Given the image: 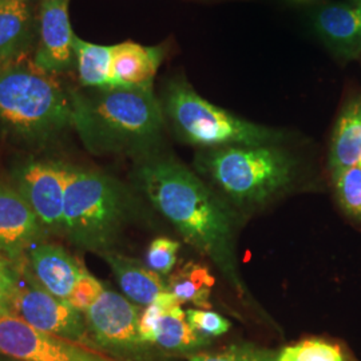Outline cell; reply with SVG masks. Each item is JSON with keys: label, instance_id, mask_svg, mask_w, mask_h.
<instances>
[{"label": "cell", "instance_id": "cell-1", "mask_svg": "<svg viewBox=\"0 0 361 361\" xmlns=\"http://www.w3.org/2000/svg\"><path fill=\"white\" fill-rule=\"evenodd\" d=\"M134 180L155 210L246 298L235 256V217L219 194L180 161L159 153L137 161Z\"/></svg>", "mask_w": 361, "mask_h": 361}, {"label": "cell", "instance_id": "cell-2", "mask_svg": "<svg viewBox=\"0 0 361 361\" xmlns=\"http://www.w3.org/2000/svg\"><path fill=\"white\" fill-rule=\"evenodd\" d=\"M73 130L92 155H131L137 161L159 153L166 116L153 87L70 89Z\"/></svg>", "mask_w": 361, "mask_h": 361}, {"label": "cell", "instance_id": "cell-3", "mask_svg": "<svg viewBox=\"0 0 361 361\" xmlns=\"http://www.w3.org/2000/svg\"><path fill=\"white\" fill-rule=\"evenodd\" d=\"M63 238L80 250L104 255L140 216V201L123 182L98 169L66 164Z\"/></svg>", "mask_w": 361, "mask_h": 361}, {"label": "cell", "instance_id": "cell-4", "mask_svg": "<svg viewBox=\"0 0 361 361\" xmlns=\"http://www.w3.org/2000/svg\"><path fill=\"white\" fill-rule=\"evenodd\" d=\"M73 130L68 91L34 66L0 71V134L10 142L43 150Z\"/></svg>", "mask_w": 361, "mask_h": 361}, {"label": "cell", "instance_id": "cell-5", "mask_svg": "<svg viewBox=\"0 0 361 361\" xmlns=\"http://www.w3.org/2000/svg\"><path fill=\"white\" fill-rule=\"evenodd\" d=\"M197 170L235 205H258L285 189L296 162L277 145L224 146L195 158Z\"/></svg>", "mask_w": 361, "mask_h": 361}, {"label": "cell", "instance_id": "cell-6", "mask_svg": "<svg viewBox=\"0 0 361 361\" xmlns=\"http://www.w3.org/2000/svg\"><path fill=\"white\" fill-rule=\"evenodd\" d=\"M161 104L180 140L193 146H265L286 140L281 130L246 121L210 104L182 75L169 80Z\"/></svg>", "mask_w": 361, "mask_h": 361}, {"label": "cell", "instance_id": "cell-7", "mask_svg": "<svg viewBox=\"0 0 361 361\" xmlns=\"http://www.w3.org/2000/svg\"><path fill=\"white\" fill-rule=\"evenodd\" d=\"M22 281L13 297V316L40 332L91 345L85 313L37 284L27 273L26 262L22 265Z\"/></svg>", "mask_w": 361, "mask_h": 361}, {"label": "cell", "instance_id": "cell-8", "mask_svg": "<svg viewBox=\"0 0 361 361\" xmlns=\"http://www.w3.org/2000/svg\"><path fill=\"white\" fill-rule=\"evenodd\" d=\"M13 188L18 190L50 237H63L67 174L65 162L28 161L15 169Z\"/></svg>", "mask_w": 361, "mask_h": 361}, {"label": "cell", "instance_id": "cell-9", "mask_svg": "<svg viewBox=\"0 0 361 361\" xmlns=\"http://www.w3.org/2000/svg\"><path fill=\"white\" fill-rule=\"evenodd\" d=\"M141 313L129 298L104 288L98 301L85 313L91 343L98 348L137 356L147 344L140 332Z\"/></svg>", "mask_w": 361, "mask_h": 361}, {"label": "cell", "instance_id": "cell-10", "mask_svg": "<svg viewBox=\"0 0 361 361\" xmlns=\"http://www.w3.org/2000/svg\"><path fill=\"white\" fill-rule=\"evenodd\" d=\"M0 352L18 361H116L89 344L37 331L13 314L0 316Z\"/></svg>", "mask_w": 361, "mask_h": 361}, {"label": "cell", "instance_id": "cell-11", "mask_svg": "<svg viewBox=\"0 0 361 361\" xmlns=\"http://www.w3.org/2000/svg\"><path fill=\"white\" fill-rule=\"evenodd\" d=\"M70 0H40L38 13V42L31 65L37 70L59 75L75 63L68 15Z\"/></svg>", "mask_w": 361, "mask_h": 361}, {"label": "cell", "instance_id": "cell-12", "mask_svg": "<svg viewBox=\"0 0 361 361\" xmlns=\"http://www.w3.org/2000/svg\"><path fill=\"white\" fill-rule=\"evenodd\" d=\"M49 240L38 217L13 183L0 180V253L22 265L27 252Z\"/></svg>", "mask_w": 361, "mask_h": 361}, {"label": "cell", "instance_id": "cell-13", "mask_svg": "<svg viewBox=\"0 0 361 361\" xmlns=\"http://www.w3.org/2000/svg\"><path fill=\"white\" fill-rule=\"evenodd\" d=\"M26 269L44 290L63 300L68 298L80 277L87 271L65 246L50 240L40 241L27 252Z\"/></svg>", "mask_w": 361, "mask_h": 361}, {"label": "cell", "instance_id": "cell-14", "mask_svg": "<svg viewBox=\"0 0 361 361\" xmlns=\"http://www.w3.org/2000/svg\"><path fill=\"white\" fill-rule=\"evenodd\" d=\"M37 42L38 18L31 3L0 0V71L23 65Z\"/></svg>", "mask_w": 361, "mask_h": 361}, {"label": "cell", "instance_id": "cell-15", "mask_svg": "<svg viewBox=\"0 0 361 361\" xmlns=\"http://www.w3.org/2000/svg\"><path fill=\"white\" fill-rule=\"evenodd\" d=\"M314 32L324 44L343 61L361 55V15L347 3H326L320 6L312 19Z\"/></svg>", "mask_w": 361, "mask_h": 361}, {"label": "cell", "instance_id": "cell-16", "mask_svg": "<svg viewBox=\"0 0 361 361\" xmlns=\"http://www.w3.org/2000/svg\"><path fill=\"white\" fill-rule=\"evenodd\" d=\"M165 55V46H143L133 40L114 44L111 56V89L153 87L155 75Z\"/></svg>", "mask_w": 361, "mask_h": 361}, {"label": "cell", "instance_id": "cell-17", "mask_svg": "<svg viewBox=\"0 0 361 361\" xmlns=\"http://www.w3.org/2000/svg\"><path fill=\"white\" fill-rule=\"evenodd\" d=\"M110 267L123 296L138 307H147L157 297L169 292L168 281L145 262L116 250L101 255Z\"/></svg>", "mask_w": 361, "mask_h": 361}, {"label": "cell", "instance_id": "cell-18", "mask_svg": "<svg viewBox=\"0 0 361 361\" xmlns=\"http://www.w3.org/2000/svg\"><path fill=\"white\" fill-rule=\"evenodd\" d=\"M361 164V95L350 98L336 122L329 169L332 177Z\"/></svg>", "mask_w": 361, "mask_h": 361}, {"label": "cell", "instance_id": "cell-19", "mask_svg": "<svg viewBox=\"0 0 361 361\" xmlns=\"http://www.w3.org/2000/svg\"><path fill=\"white\" fill-rule=\"evenodd\" d=\"M73 50L75 54L80 87L87 90L111 89L113 46L95 44L75 35Z\"/></svg>", "mask_w": 361, "mask_h": 361}, {"label": "cell", "instance_id": "cell-20", "mask_svg": "<svg viewBox=\"0 0 361 361\" xmlns=\"http://www.w3.org/2000/svg\"><path fill=\"white\" fill-rule=\"evenodd\" d=\"M169 292L180 304H193L201 310H210V295L216 284L207 267L188 261L169 274Z\"/></svg>", "mask_w": 361, "mask_h": 361}, {"label": "cell", "instance_id": "cell-21", "mask_svg": "<svg viewBox=\"0 0 361 361\" xmlns=\"http://www.w3.org/2000/svg\"><path fill=\"white\" fill-rule=\"evenodd\" d=\"M207 338L198 335L186 320L180 304L171 305L161 313L153 329L152 344L168 350H192L207 344Z\"/></svg>", "mask_w": 361, "mask_h": 361}, {"label": "cell", "instance_id": "cell-22", "mask_svg": "<svg viewBox=\"0 0 361 361\" xmlns=\"http://www.w3.org/2000/svg\"><path fill=\"white\" fill-rule=\"evenodd\" d=\"M334 180L340 207L349 217L361 221V165L338 173Z\"/></svg>", "mask_w": 361, "mask_h": 361}, {"label": "cell", "instance_id": "cell-23", "mask_svg": "<svg viewBox=\"0 0 361 361\" xmlns=\"http://www.w3.org/2000/svg\"><path fill=\"white\" fill-rule=\"evenodd\" d=\"M280 361H345V357L338 345L312 338L281 350Z\"/></svg>", "mask_w": 361, "mask_h": 361}, {"label": "cell", "instance_id": "cell-24", "mask_svg": "<svg viewBox=\"0 0 361 361\" xmlns=\"http://www.w3.org/2000/svg\"><path fill=\"white\" fill-rule=\"evenodd\" d=\"M180 244L168 237H158L150 243L146 250L145 264L155 273L164 276H169L178 258Z\"/></svg>", "mask_w": 361, "mask_h": 361}, {"label": "cell", "instance_id": "cell-25", "mask_svg": "<svg viewBox=\"0 0 361 361\" xmlns=\"http://www.w3.org/2000/svg\"><path fill=\"white\" fill-rule=\"evenodd\" d=\"M281 352L258 348L250 344L232 345L210 355L192 356L189 361H280Z\"/></svg>", "mask_w": 361, "mask_h": 361}, {"label": "cell", "instance_id": "cell-26", "mask_svg": "<svg viewBox=\"0 0 361 361\" xmlns=\"http://www.w3.org/2000/svg\"><path fill=\"white\" fill-rule=\"evenodd\" d=\"M22 265L0 253V316L13 314V297L23 277Z\"/></svg>", "mask_w": 361, "mask_h": 361}, {"label": "cell", "instance_id": "cell-27", "mask_svg": "<svg viewBox=\"0 0 361 361\" xmlns=\"http://www.w3.org/2000/svg\"><path fill=\"white\" fill-rule=\"evenodd\" d=\"M186 320L192 329L202 337H219L229 331L231 323L217 312L210 310H188Z\"/></svg>", "mask_w": 361, "mask_h": 361}, {"label": "cell", "instance_id": "cell-28", "mask_svg": "<svg viewBox=\"0 0 361 361\" xmlns=\"http://www.w3.org/2000/svg\"><path fill=\"white\" fill-rule=\"evenodd\" d=\"M104 286L89 271H86L71 290L67 301L75 310L86 313L104 293Z\"/></svg>", "mask_w": 361, "mask_h": 361}, {"label": "cell", "instance_id": "cell-29", "mask_svg": "<svg viewBox=\"0 0 361 361\" xmlns=\"http://www.w3.org/2000/svg\"><path fill=\"white\" fill-rule=\"evenodd\" d=\"M0 361H18L13 359V357H8V356H6V355H3L1 352H0Z\"/></svg>", "mask_w": 361, "mask_h": 361}, {"label": "cell", "instance_id": "cell-30", "mask_svg": "<svg viewBox=\"0 0 361 361\" xmlns=\"http://www.w3.org/2000/svg\"><path fill=\"white\" fill-rule=\"evenodd\" d=\"M353 6L357 8V11H359L361 15V0H353Z\"/></svg>", "mask_w": 361, "mask_h": 361}, {"label": "cell", "instance_id": "cell-31", "mask_svg": "<svg viewBox=\"0 0 361 361\" xmlns=\"http://www.w3.org/2000/svg\"><path fill=\"white\" fill-rule=\"evenodd\" d=\"M290 1H293V3H310L312 0H290Z\"/></svg>", "mask_w": 361, "mask_h": 361}, {"label": "cell", "instance_id": "cell-32", "mask_svg": "<svg viewBox=\"0 0 361 361\" xmlns=\"http://www.w3.org/2000/svg\"><path fill=\"white\" fill-rule=\"evenodd\" d=\"M23 1H30V3H31V1H34V0H23Z\"/></svg>", "mask_w": 361, "mask_h": 361}, {"label": "cell", "instance_id": "cell-33", "mask_svg": "<svg viewBox=\"0 0 361 361\" xmlns=\"http://www.w3.org/2000/svg\"><path fill=\"white\" fill-rule=\"evenodd\" d=\"M360 165H361V164H360Z\"/></svg>", "mask_w": 361, "mask_h": 361}]
</instances>
